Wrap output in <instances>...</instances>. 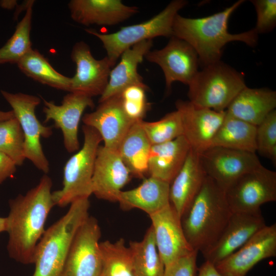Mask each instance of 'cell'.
<instances>
[{
    "mask_svg": "<svg viewBox=\"0 0 276 276\" xmlns=\"http://www.w3.org/2000/svg\"><path fill=\"white\" fill-rule=\"evenodd\" d=\"M51 178L44 174L25 195L9 201L7 217L9 256L24 264L34 263L37 245L44 233L48 215L55 205Z\"/></svg>",
    "mask_w": 276,
    "mask_h": 276,
    "instance_id": "1",
    "label": "cell"
},
{
    "mask_svg": "<svg viewBox=\"0 0 276 276\" xmlns=\"http://www.w3.org/2000/svg\"><path fill=\"white\" fill-rule=\"evenodd\" d=\"M244 1L239 0L222 11L200 18H187L177 14L172 26V36L188 42L196 51L202 67L221 60L225 45L232 41H241L253 47L258 34L254 29L238 34L228 30L233 13Z\"/></svg>",
    "mask_w": 276,
    "mask_h": 276,
    "instance_id": "2",
    "label": "cell"
},
{
    "mask_svg": "<svg viewBox=\"0 0 276 276\" xmlns=\"http://www.w3.org/2000/svg\"><path fill=\"white\" fill-rule=\"evenodd\" d=\"M232 213L225 190L206 176L181 217L185 235L192 248L202 254L209 250L221 236Z\"/></svg>",
    "mask_w": 276,
    "mask_h": 276,
    "instance_id": "3",
    "label": "cell"
},
{
    "mask_svg": "<svg viewBox=\"0 0 276 276\" xmlns=\"http://www.w3.org/2000/svg\"><path fill=\"white\" fill-rule=\"evenodd\" d=\"M89 198L70 204L67 212L45 230L35 252L32 276H61L74 238L89 216Z\"/></svg>",
    "mask_w": 276,
    "mask_h": 276,
    "instance_id": "4",
    "label": "cell"
},
{
    "mask_svg": "<svg viewBox=\"0 0 276 276\" xmlns=\"http://www.w3.org/2000/svg\"><path fill=\"white\" fill-rule=\"evenodd\" d=\"M188 86L189 101L217 111H225L246 86L244 74L221 60L203 67Z\"/></svg>",
    "mask_w": 276,
    "mask_h": 276,
    "instance_id": "5",
    "label": "cell"
},
{
    "mask_svg": "<svg viewBox=\"0 0 276 276\" xmlns=\"http://www.w3.org/2000/svg\"><path fill=\"white\" fill-rule=\"evenodd\" d=\"M187 3L185 0L171 1L161 12L149 19L122 27L112 33H100L92 29H85V31L102 42L106 56L114 66L124 51L133 45L156 37H171L174 18Z\"/></svg>",
    "mask_w": 276,
    "mask_h": 276,
    "instance_id": "6",
    "label": "cell"
},
{
    "mask_svg": "<svg viewBox=\"0 0 276 276\" xmlns=\"http://www.w3.org/2000/svg\"><path fill=\"white\" fill-rule=\"evenodd\" d=\"M84 141L80 149L66 162L62 187L52 192L55 205L64 207L92 194L91 180L98 149L102 139L94 128L82 126Z\"/></svg>",
    "mask_w": 276,
    "mask_h": 276,
    "instance_id": "7",
    "label": "cell"
},
{
    "mask_svg": "<svg viewBox=\"0 0 276 276\" xmlns=\"http://www.w3.org/2000/svg\"><path fill=\"white\" fill-rule=\"evenodd\" d=\"M1 93L12 107L22 130L26 159L47 174L50 170L49 162L43 152L40 138L50 137L53 130L52 127L43 125L36 116L35 109L40 104L41 99L22 93H12L4 90Z\"/></svg>",
    "mask_w": 276,
    "mask_h": 276,
    "instance_id": "8",
    "label": "cell"
},
{
    "mask_svg": "<svg viewBox=\"0 0 276 276\" xmlns=\"http://www.w3.org/2000/svg\"><path fill=\"white\" fill-rule=\"evenodd\" d=\"M232 212H254L276 200V172L262 165L247 172L225 190Z\"/></svg>",
    "mask_w": 276,
    "mask_h": 276,
    "instance_id": "9",
    "label": "cell"
},
{
    "mask_svg": "<svg viewBox=\"0 0 276 276\" xmlns=\"http://www.w3.org/2000/svg\"><path fill=\"white\" fill-rule=\"evenodd\" d=\"M101 235L98 220L88 216L74 238L61 276H101Z\"/></svg>",
    "mask_w": 276,
    "mask_h": 276,
    "instance_id": "10",
    "label": "cell"
},
{
    "mask_svg": "<svg viewBox=\"0 0 276 276\" xmlns=\"http://www.w3.org/2000/svg\"><path fill=\"white\" fill-rule=\"evenodd\" d=\"M145 58L162 68L167 91L175 81L188 85L198 72L199 62L195 50L186 41L173 36L165 47L149 51Z\"/></svg>",
    "mask_w": 276,
    "mask_h": 276,
    "instance_id": "11",
    "label": "cell"
},
{
    "mask_svg": "<svg viewBox=\"0 0 276 276\" xmlns=\"http://www.w3.org/2000/svg\"><path fill=\"white\" fill-rule=\"evenodd\" d=\"M206 175L224 190L244 173L262 164L255 154L221 147H211L199 153Z\"/></svg>",
    "mask_w": 276,
    "mask_h": 276,
    "instance_id": "12",
    "label": "cell"
},
{
    "mask_svg": "<svg viewBox=\"0 0 276 276\" xmlns=\"http://www.w3.org/2000/svg\"><path fill=\"white\" fill-rule=\"evenodd\" d=\"M276 256V224L266 225L215 268L222 276H245L261 261Z\"/></svg>",
    "mask_w": 276,
    "mask_h": 276,
    "instance_id": "13",
    "label": "cell"
},
{
    "mask_svg": "<svg viewBox=\"0 0 276 276\" xmlns=\"http://www.w3.org/2000/svg\"><path fill=\"white\" fill-rule=\"evenodd\" d=\"M71 57L76 64V71L71 78L70 92L81 93L91 98L101 96L108 84L110 71L114 66L108 57L96 59L88 45L82 41L74 44Z\"/></svg>",
    "mask_w": 276,
    "mask_h": 276,
    "instance_id": "14",
    "label": "cell"
},
{
    "mask_svg": "<svg viewBox=\"0 0 276 276\" xmlns=\"http://www.w3.org/2000/svg\"><path fill=\"white\" fill-rule=\"evenodd\" d=\"M42 100L44 122L52 120L54 127L61 130L64 146L67 152L78 151L80 147L78 136L79 123L84 110L88 107H94L92 98L79 93L69 92L59 105L52 101Z\"/></svg>",
    "mask_w": 276,
    "mask_h": 276,
    "instance_id": "15",
    "label": "cell"
},
{
    "mask_svg": "<svg viewBox=\"0 0 276 276\" xmlns=\"http://www.w3.org/2000/svg\"><path fill=\"white\" fill-rule=\"evenodd\" d=\"M175 106L181 117L183 136L190 148L200 153L210 148L226 111H217L180 99L176 101Z\"/></svg>",
    "mask_w": 276,
    "mask_h": 276,
    "instance_id": "16",
    "label": "cell"
},
{
    "mask_svg": "<svg viewBox=\"0 0 276 276\" xmlns=\"http://www.w3.org/2000/svg\"><path fill=\"white\" fill-rule=\"evenodd\" d=\"M266 225L261 210L233 212L221 236L202 254L203 257L215 264L238 250Z\"/></svg>",
    "mask_w": 276,
    "mask_h": 276,
    "instance_id": "17",
    "label": "cell"
},
{
    "mask_svg": "<svg viewBox=\"0 0 276 276\" xmlns=\"http://www.w3.org/2000/svg\"><path fill=\"white\" fill-rule=\"evenodd\" d=\"M149 217L165 267L194 250L186 238L181 218L170 203Z\"/></svg>",
    "mask_w": 276,
    "mask_h": 276,
    "instance_id": "18",
    "label": "cell"
},
{
    "mask_svg": "<svg viewBox=\"0 0 276 276\" xmlns=\"http://www.w3.org/2000/svg\"><path fill=\"white\" fill-rule=\"evenodd\" d=\"M130 176L117 150L99 146L91 180L92 194L101 199L117 202Z\"/></svg>",
    "mask_w": 276,
    "mask_h": 276,
    "instance_id": "19",
    "label": "cell"
},
{
    "mask_svg": "<svg viewBox=\"0 0 276 276\" xmlns=\"http://www.w3.org/2000/svg\"><path fill=\"white\" fill-rule=\"evenodd\" d=\"M96 109L85 113L82 120L84 125L95 129L100 135L104 146L117 150L123 139L136 122L125 113L120 95L99 103Z\"/></svg>",
    "mask_w": 276,
    "mask_h": 276,
    "instance_id": "20",
    "label": "cell"
},
{
    "mask_svg": "<svg viewBox=\"0 0 276 276\" xmlns=\"http://www.w3.org/2000/svg\"><path fill=\"white\" fill-rule=\"evenodd\" d=\"M68 7L72 19L86 26L116 25L139 12L138 7L120 0H72Z\"/></svg>",
    "mask_w": 276,
    "mask_h": 276,
    "instance_id": "21",
    "label": "cell"
},
{
    "mask_svg": "<svg viewBox=\"0 0 276 276\" xmlns=\"http://www.w3.org/2000/svg\"><path fill=\"white\" fill-rule=\"evenodd\" d=\"M152 45V40H146L124 51L120 62L110 71L108 84L100 96L99 103L120 95L124 89L131 85L149 88L143 82L137 68Z\"/></svg>",
    "mask_w": 276,
    "mask_h": 276,
    "instance_id": "22",
    "label": "cell"
},
{
    "mask_svg": "<svg viewBox=\"0 0 276 276\" xmlns=\"http://www.w3.org/2000/svg\"><path fill=\"white\" fill-rule=\"evenodd\" d=\"M206 176L199 153L190 148L184 164L170 184V203L180 218L199 192Z\"/></svg>",
    "mask_w": 276,
    "mask_h": 276,
    "instance_id": "23",
    "label": "cell"
},
{
    "mask_svg": "<svg viewBox=\"0 0 276 276\" xmlns=\"http://www.w3.org/2000/svg\"><path fill=\"white\" fill-rule=\"evenodd\" d=\"M276 107V92L269 88L246 86L226 109L229 115L258 126Z\"/></svg>",
    "mask_w": 276,
    "mask_h": 276,
    "instance_id": "24",
    "label": "cell"
},
{
    "mask_svg": "<svg viewBox=\"0 0 276 276\" xmlns=\"http://www.w3.org/2000/svg\"><path fill=\"white\" fill-rule=\"evenodd\" d=\"M169 189V183L150 176L138 187L122 191L117 202L122 209L136 208L150 216L170 204Z\"/></svg>",
    "mask_w": 276,
    "mask_h": 276,
    "instance_id": "25",
    "label": "cell"
},
{
    "mask_svg": "<svg viewBox=\"0 0 276 276\" xmlns=\"http://www.w3.org/2000/svg\"><path fill=\"white\" fill-rule=\"evenodd\" d=\"M190 150V146L183 135L165 143L152 145L148 174L170 184L182 167Z\"/></svg>",
    "mask_w": 276,
    "mask_h": 276,
    "instance_id": "26",
    "label": "cell"
},
{
    "mask_svg": "<svg viewBox=\"0 0 276 276\" xmlns=\"http://www.w3.org/2000/svg\"><path fill=\"white\" fill-rule=\"evenodd\" d=\"M141 121L131 126L117 150L131 175L143 178L148 174V160L152 145Z\"/></svg>",
    "mask_w": 276,
    "mask_h": 276,
    "instance_id": "27",
    "label": "cell"
},
{
    "mask_svg": "<svg viewBox=\"0 0 276 276\" xmlns=\"http://www.w3.org/2000/svg\"><path fill=\"white\" fill-rule=\"evenodd\" d=\"M256 129V126L236 118L226 112L210 147H221L255 153Z\"/></svg>",
    "mask_w": 276,
    "mask_h": 276,
    "instance_id": "28",
    "label": "cell"
},
{
    "mask_svg": "<svg viewBox=\"0 0 276 276\" xmlns=\"http://www.w3.org/2000/svg\"><path fill=\"white\" fill-rule=\"evenodd\" d=\"M27 77L54 88L70 92L71 78L55 70L38 51L32 49L17 63Z\"/></svg>",
    "mask_w": 276,
    "mask_h": 276,
    "instance_id": "29",
    "label": "cell"
},
{
    "mask_svg": "<svg viewBox=\"0 0 276 276\" xmlns=\"http://www.w3.org/2000/svg\"><path fill=\"white\" fill-rule=\"evenodd\" d=\"M128 247L135 276H164L165 265L151 225L141 241H130Z\"/></svg>",
    "mask_w": 276,
    "mask_h": 276,
    "instance_id": "30",
    "label": "cell"
},
{
    "mask_svg": "<svg viewBox=\"0 0 276 276\" xmlns=\"http://www.w3.org/2000/svg\"><path fill=\"white\" fill-rule=\"evenodd\" d=\"M34 3V1L29 2L25 14L16 26L13 34L0 48V64H17L32 49L30 32Z\"/></svg>",
    "mask_w": 276,
    "mask_h": 276,
    "instance_id": "31",
    "label": "cell"
},
{
    "mask_svg": "<svg viewBox=\"0 0 276 276\" xmlns=\"http://www.w3.org/2000/svg\"><path fill=\"white\" fill-rule=\"evenodd\" d=\"M102 257L101 276H135L128 246L120 238L100 242Z\"/></svg>",
    "mask_w": 276,
    "mask_h": 276,
    "instance_id": "32",
    "label": "cell"
},
{
    "mask_svg": "<svg viewBox=\"0 0 276 276\" xmlns=\"http://www.w3.org/2000/svg\"><path fill=\"white\" fill-rule=\"evenodd\" d=\"M141 124L152 145L165 143L183 135L181 119L177 110L156 121L142 120Z\"/></svg>",
    "mask_w": 276,
    "mask_h": 276,
    "instance_id": "33",
    "label": "cell"
},
{
    "mask_svg": "<svg viewBox=\"0 0 276 276\" xmlns=\"http://www.w3.org/2000/svg\"><path fill=\"white\" fill-rule=\"evenodd\" d=\"M0 151L9 156L17 166H21L26 159L24 133L15 117L0 122Z\"/></svg>",
    "mask_w": 276,
    "mask_h": 276,
    "instance_id": "34",
    "label": "cell"
},
{
    "mask_svg": "<svg viewBox=\"0 0 276 276\" xmlns=\"http://www.w3.org/2000/svg\"><path fill=\"white\" fill-rule=\"evenodd\" d=\"M148 89L139 85H131L120 94L123 109L126 116L134 122L143 120L150 108L146 94Z\"/></svg>",
    "mask_w": 276,
    "mask_h": 276,
    "instance_id": "35",
    "label": "cell"
},
{
    "mask_svg": "<svg viewBox=\"0 0 276 276\" xmlns=\"http://www.w3.org/2000/svg\"><path fill=\"white\" fill-rule=\"evenodd\" d=\"M257 151L276 163V110L272 111L256 129Z\"/></svg>",
    "mask_w": 276,
    "mask_h": 276,
    "instance_id": "36",
    "label": "cell"
},
{
    "mask_svg": "<svg viewBox=\"0 0 276 276\" xmlns=\"http://www.w3.org/2000/svg\"><path fill=\"white\" fill-rule=\"evenodd\" d=\"M257 13V22L254 29L259 34L272 31L276 26V1L252 0Z\"/></svg>",
    "mask_w": 276,
    "mask_h": 276,
    "instance_id": "37",
    "label": "cell"
},
{
    "mask_svg": "<svg viewBox=\"0 0 276 276\" xmlns=\"http://www.w3.org/2000/svg\"><path fill=\"white\" fill-rule=\"evenodd\" d=\"M198 252L194 250L165 266L164 276H197Z\"/></svg>",
    "mask_w": 276,
    "mask_h": 276,
    "instance_id": "38",
    "label": "cell"
},
{
    "mask_svg": "<svg viewBox=\"0 0 276 276\" xmlns=\"http://www.w3.org/2000/svg\"><path fill=\"white\" fill-rule=\"evenodd\" d=\"M16 166L9 156L0 151V184L14 175Z\"/></svg>",
    "mask_w": 276,
    "mask_h": 276,
    "instance_id": "39",
    "label": "cell"
},
{
    "mask_svg": "<svg viewBox=\"0 0 276 276\" xmlns=\"http://www.w3.org/2000/svg\"><path fill=\"white\" fill-rule=\"evenodd\" d=\"M197 276H222L217 270L215 265L212 263L205 261L198 268Z\"/></svg>",
    "mask_w": 276,
    "mask_h": 276,
    "instance_id": "40",
    "label": "cell"
},
{
    "mask_svg": "<svg viewBox=\"0 0 276 276\" xmlns=\"http://www.w3.org/2000/svg\"><path fill=\"white\" fill-rule=\"evenodd\" d=\"M13 111H1L0 110V122L7 120L14 117Z\"/></svg>",
    "mask_w": 276,
    "mask_h": 276,
    "instance_id": "41",
    "label": "cell"
},
{
    "mask_svg": "<svg viewBox=\"0 0 276 276\" xmlns=\"http://www.w3.org/2000/svg\"><path fill=\"white\" fill-rule=\"evenodd\" d=\"M7 217H0V233L7 231Z\"/></svg>",
    "mask_w": 276,
    "mask_h": 276,
    "instance_id": "42",
    "label": "cell"
}]
</instances>
